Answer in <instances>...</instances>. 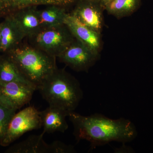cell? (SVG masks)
<instances>
[{"mask_svg": "<svg viewBox=\"0 0 153 153\" xmlns=\"http://www.w3.org/2000/svg\"><path fill=\"white\" fill-rule=\"evenodd\" d=\"M42 127L40 111L34 106L25 108L14 115L0 139V145L7 146L26 132Z\"/></svg>", "mask_w": 153, "mask_h": 153, "instance_id": "cell-5", "label": "cell"}, {"mask_svg": "<svg viewBox=\"0 0 153 153\" xmlns=\"http://www.w3.org/2000/svg\"><path fill=\"white\" fill-rule=\"evenodd\" d=\"M50 153H76L74 147L71 145H67L60 141H55L49 144Z\"/></svg>", "mask_w": 153, "mask_h": 153, "instance_id": "cell-19", "label": "cell"}, {"mask_svg": "<svg viewBox=\"0 0 153 153\" xmlns=\"http://www.w3.org/2000/svg\"><path fill=\"white\" fill-rule=\"evenodd\" d=\"M69 114L64 110L50 105L43 111H40L43 131L49 133L66 131L68 128L66 117Z\"/></svg>", "mask_w": 153, "mask_h": 153, "instance_id": "cell-12", "label": "cell"}, {"mask_svg": "<svg viewBox=\"0 0 153 153\" xmlns=\"http://www.w3.org/2000/svg\"><path fill=\"white\" fill-rule=\"evenodd\" d=\"M103 10L99 1L78 0L71 14L83 25L101 34L104 25Z\"/></svg>", "mask_w": 153, "mask_h": 153, "instance_id": "cell-8", "label": "cell"}, {"mask_svg": "<svg viewBox=\"0 0 153 153\" xmlns=\"http://www.w3.org/2000/svg\"><path fill=\"white\" fill-rule=\"evenodd\" d=\"M141 0H111L104 6L108 13L120 19L128 16L139 8Z\"/></svg>", "mask_w": 153, "mask_h": 153, "instance_id": "cell-17", "label": "cell"}, {"mask_svg": "<svg viewBox=\"0 0 153 153\" xmlns=\"http://www.w3.org/2000/svg\"><path fill=\"white\" fill-rule=\"evenodd\" d=\"M43 132L39 135H33L21 142L11 146L6 153H50L49 144L44 140Z\"/></svg>", "mask_w": 153, "mask_h": 153, "instance_id": "cell-14", "label": "cell"}, {"mask_svg": "<svg viewBox=\"0 0 153 153\" xmlns=\"http://www.w3.org/2000/svg\"><path fill=\"white\" fill-rule=\"evenodd\" d=\"M91 1H99V0H91Z\"/></svg>", "mask_w": 153, "mask_h": 153, "instance_id": "cell-22", "label": "cell"}, {"mask_svg": "<svg viewBox=\"0 0 153 153\" xmlns=\"http://www.w3.org/2000/svg\"><path fill=\"white\" fill-rule=\"evenodd\" d=\"M65 25L74 38L94 53L100 55L102 47L101 34L83 25L71 13L67 14Z\"/></svg>", "mask_w": 153, "mask_h": 153, "instance_id": "cell-9", "label": "cell"}, {"mask_svg": "<svg viewBox=\"0 0 153 153\" xmlns=\"http://www.w3.org/2000/svg\"><path fill=\"white\" fill-rule=\"evenodd\" d=\"M27 40L31 46L57 58L75 38L64 23L56 27L41 29Z\"/></svg>", "mask_w": 153, "mask_h": 153, "instance_id": "cell-4", "label": "cell"}, {"mask_svg": "<svg viewBox=\"0 0 153 153\" xmlns=\"http://www.w3.org/2000/svg\"><path fill=\"white\" fill-rule=\"evenodd\" d=\"M16 111L7 108L0 103V139L4 134Z\"/></svg>", "mask_w": 153, "mask_h": 153, "instance_id": "cell-18", "label": "cell"}, {"mask_svg": "<svg viewBox=\"0 0 153 153\" xmlns=\"http://www.w3.org/2000/svg\"><path fill=\"white\" fill-rule=\"evenodd\" d=\"M25 39L12 15L4 18L1 22L0 53L10 52L21 45Z\"/></svg>", "mask_w": 153, "mask_h": 153, "instance_id": "cell-11", "label": "cell"}, {"mask_svg": "<svg viewBox=\"0 0 153 153\" xmlns=\"http://www.w3.org/2000/svg\"><path fill=\"white\" fill-rule=\"evenodd\" d=\"M1 22H0V44L1 41Z\"/></svg>", "mask_w": 153, "mask_h": 153, "instance_id": "cell-21", "label": "cell"}, {"mask_svg": "<svg viewBox=\"0 0 153 153\" xmlns=\"http://www.w3.org/2000/svg\"><path fill=\"white\" fill-rule=\"evenodd\" d=\"M10 82H19L35 88L25 78L10 56L6 54L0 55V83Z\"/></svg>", "mask_w": 153, "mask_h": 153, "instance_id": "cell-15", "label": "cell"}, {"mask_svg": "<svg viewBox=\"0 0 153 153\" xmlns=\"http://www.w3.org/2000/svg\"><path fill=\"white\" fill-rule=\"evenodd\" d=\"M78 0H0V19L30 7L56 5L67 8Z\"/></svg>", "mask_w": 153, "mask_h": 153, "instance_id": "cell-10", "label": "cell"}, {"mask_svg": "<svg viewBox=\"0 0 153 153\" xmlns=\"http://www.w3.org/2000/svg\"><path fill=\"white\" fill-rule=\"evenodd\" d=\"M111 1V0H99L101 4L103 6V7H104V6L107 3L109 2V1Z\"/></svg>", "mask_w": 153, "mask_h": 153, "instance_id": "cell-20", "label": "cell"}, {"mask_svg": "<svg viewBox=\"0 0 153 153\" xmlns=\"http://www.w3.org/2000/svg\"><path fill=\"white\" fill-rule=\"evenodd\" d=\"M37 7L23 9L12 14L25 39L35 36L41 30Z\"/></svg>", "mask_w": 153, "mask_h": 153, "instance_id": "cell-13", "label": "cell"}, {"mask_svg": "<svg viewBox=\"0 0 153 153\" xmlns=\"http://www.w3.org/2000/svg\"><path fill=\"white\" fill-rule=\"evenodd\" d=\"M99 56L75 39L57 58L74 71H87Z\"/></svg>", "mask_w": 153, "mask_h": 153, "instance_id": "cell-6", "label": "cell"}, {"mask_svg": "<svg viewBox=\"0 0 153 153\" xmlns=\"http://www.w3.org/2000/svg\"><path fill=\"white\" fill-rule=\"evenodd\" d=\"M37 90L49 105L69 113L74 111L83 98L79 81L62 68H56L44 79Z\"/></svg>", "mask_w": 153, "mask_h": 153, "instance_id": "cell-2", "label": "cell"}, {"mask_svg": "<svg viewBox=\"0 0 153 153\" xmlns=\"http://www.w3.org/2000/svg\"><path fill=\"white\" fill-rule=\"evenodd\" d=\"M68 117L73 125V134L77 142L87 141L91 149L111 142H130L137 135L134 124L124 118L112 119L97 113L86 116L74 111L69 113Z\"/></svg>", "mask_w": 153, "mask_h": 153, "instance_id": "cell-1", "label": "cell"}, {"mask_svg": "<svg viewBox=\"0 0 153 153\" xmlns=\"http://www.w3.org/2000/svg\"><path fill=\"white\" fill-rule=\"evenodd\" d=\"M16 65L22 74L38 90L47 76L57 68V58L31 46L22 43L7 53Z\"/></svg>", "mask_w": 153, "mask_h": 153, "instance_id": "cell-3", "label": "cell"}, {"mask_svg": "<svg viewBox=\"0 0 153 153\" xmlns=\"http://www.w3.org/2000/svg\"><path fill=\"white\" fill-rule=\"evenodd\" d=\"M67 14L66 8L58 6H47L46 8L38 10L41 29L63 25Z\"/></svg>", "mask_w": 153, "mask_h": 153, "instance_id": "cell-16", "label": "cell"}, {"mask_svg": "<svg viewBox=\"0 0 153 153\" xmlns=\"http://www.w3.org/2000/svg\"><path fill=\"white\" fill-rule=\"evenodd\" d=\"M36 88L19 82L0 83V103L9 109L17 111L29 103Z\"/></svg>", "mask_w": 153, "mask_h": 153, "instance_id": "cell-7", "label": "cell"}]
</instances>
